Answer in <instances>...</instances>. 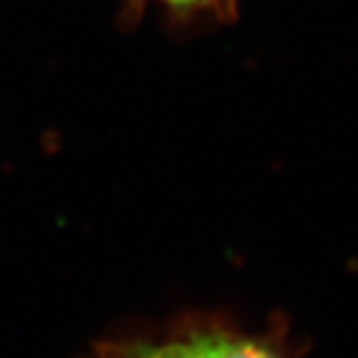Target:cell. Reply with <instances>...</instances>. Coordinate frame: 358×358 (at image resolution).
<instances>
[{"mask_svg":"<svg viewBox=\"0 0 358 358\" xmlns=\"http://www.w3.org/2000/svg\"><path fill=\"white\" fill-rule=\"evenodd\" d=\"M186 358H292L285 330H250L218 313H196L169 324Z\"/></svg>","mask_w":358,"mask_h":358,"instance_id":"1","label":"cell"},{"mask_svg":"<svg viewBox=\"0 0 358 358\" xmlns=\"http://www.w3.org/2000/svg\"><path fill=\"white\" fill-rule=\"evenodd\" d=\"M80 358H186L169 326L97 341Z\"/></svg>","mask_w":358,"mask_h":358,"instance_id":"2","label":"cell"},{"mask_svg":"<svg viewBox=\"0 0 358 358\" xmlns=\"http://www.w3.org/2000/svg\"><path fill=\"white\" fill-rule=\"evenodd\" d=\"M145 3L166 9L173 17L194 22V20H218L229 22L236 17L240 0H132V5L141 7Z\"/></svg>","mask_w":358,"mask_h":358,"instance_id":"3","label":"cell"}]
</instances>
